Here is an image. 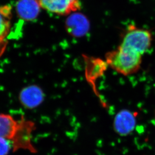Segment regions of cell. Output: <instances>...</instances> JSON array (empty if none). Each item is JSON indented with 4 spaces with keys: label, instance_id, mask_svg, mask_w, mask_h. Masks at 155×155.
<instances>
[{
    "label": "cell",
    "instance_id": "obj_1",
    "mask_svg": "<svg viewBox=\"0 0 155 155\" xmlns=\"http://www.w3.org/2000/svg\"><path fill=\"white\" fill-rule=\"evenodd\" d=\"M34 123L24 119L16 120L9 115L0 114V137L12 142L13 151L28 150L35 153L37 150L32 143Z\"/></svg>",
    "mask_w": 155,
    "mask_h": 155
},
{
    "label": "cell",
    "instance_id": "obj_4",
    "mask_svg": "<svg viewBox=\"0 0 155 155\" xmlns=\"http://www.w3.org/2000/svg\"><path fill=\"white\" fill-rule=\"evenodd\" d=\"M41 8L57 15L66 16L81 8L80 0H36Z\"/></svg>",
    "mask_w": 155,
    "mask_h": 155
},
{
    "label": "cell",
    "instance_id": "obj_8",
    "mask_svg": "<svg viewBox=\"0 0 155 155\" xmlns=\"http://www.w3.org/2000/svg\"><path fill=\"white\" fill-rule=\"evenodd\" d=\"M40 8L36 0H19L16 5L18 16L26 21H31L37 18Z\"/></svg>",
    "mask_w": 155,
    "mask_h": 155
},
{
    "label": "cell",
    "instance_id": "obj_2",
    "mask_svg": "<svg viewBox=\"0 0 155 155\" xmlns=\"http://www.w3.org/2000/svg\"><path fill=\"white\" fill-rule=\"evenodd\" d=\"M106 64L119 74L128 76L139 70L142 55L119 45L117 49L106 54Z\"/></svg>",
    "mask_w": 155,
    "mask_h": 155
},
{
    "label": "cell",
    "instance_id": "obj_3",
    "mask_svg": "<svg viewBox=\"0 0 155 155\" xmlns=\"http://www.w3.org/2000/svg\"><path fill=\"white\" fill-rule=\"evenodd\" d=\"M152 40V35L150 30L130 25L122 38L120 46L143 55L151 47Z\"/></svg>",
    "mask_w": 155,
    "mask_h": 155
},
{
    "label": "cell",
    "instance_id": "obj_7",
    "mask_svg": "<svg viewBox=\"0 0 155 155\" xmlns=\"http://www.w3.org/2000/svg\"><path fill=\"white\" fill-rule=\"evenodd\" d=\"M43 99L41 89L36 86L27 87L20 95V100L26 107L33 108L40 104Z\"/></svg>",
    "mask_w": 155,
    "mask_h": 155
},
{
    "label": "cell",
    "instance_id": "obj_9",
    "mask_svg": "<svg viewBox=\"0 0 155 155\" xmlns=\"http://www.w3.org/2000/svg\"><path fill=\"white\" fill-rule=\"evenodd\" d=\"M12 18V8L9 5L0 6V42L9 33Z\"/></svg>",
    "mask_w": 155,
    "mask_h": 155
},
{
    "label": "cell",
    "instance_id": "obj_6",
    "mask_svg": "<svg viewBox=\"0 0 155 155\" xmlns=\"http://www.w3.org/2000/svg\"><path fill=\"white\" fill-rule=\"evenodd\" d=\"M136 124L134 114L128 110L119 111L114 118V130L121 136H127L133 132Z\"/></svg>",
    "mask_w": 155,
    "mask_h": 155
},
{
    "label": "cell",
    "instance_id": "obj_5",
    "mask_svg": "<svg viewBox=\"0 0 155 155\" xmlns=\"http://www.w3.org/2000/svg\"><path fill=\"white\" fill-rule=\"evenodd\" d=\"M66 29L68 33L76 38L85 35L90 29L89 20L83 14L74 12L69 15L66 20Z\"/></svg>",
    "mask_w": 155,
    "mask_h": 155
},
{
    "label": "cell",
    "instance_id": "obj_10",
    "mask_svg": "<svg viewBox=\"0 0 155 155\" xmlns=\"http://www.w3.org/2000/svg\"><path fill=\"white\" fill-rule=\"evenodd\" d=\"M11 150L13 151L12 142L8 139L0 137V155H7Z\"/></svg>",
    "mask_w": 155,
    "mask_h": 155
}]
</instances>
